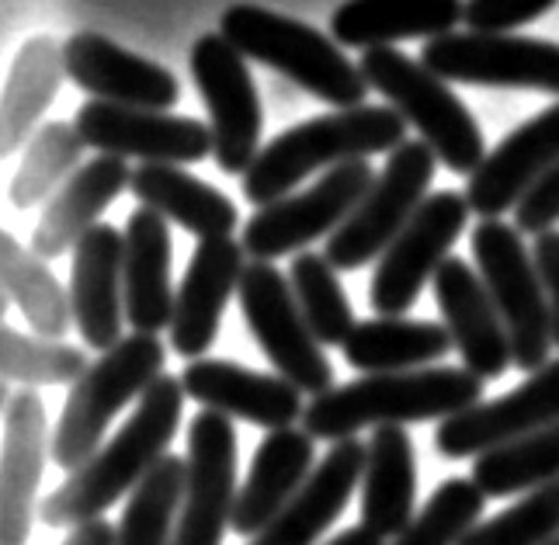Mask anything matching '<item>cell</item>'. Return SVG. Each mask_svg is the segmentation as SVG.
<instances>
[{"label": "cell", "mask_w": 559, "mask_h": 545, "mask_svg": "<svg viewBox=\"0 0 559 545\" xmlns=\"http://www.w3.org/2000/svg\"><path fill=\"white\" fill-rule=\"evenodd\" d=\"M559 420V358L538 368L508 396L484 400L469 406L466 414H455L438 424L435 449L445 459H469L493 452L500 445H511L525 435L543 431Z\"/></svg>", "instance_id": "2e32d148"}, {"label": "cell", "mask_w": 559, "mask_h": 545, "mask_svg": "<svg viewBox=\"0 0 559 545\" xmlns=\"http://www.w3.org/2000/svg\"><path fill=\"white\" fill-rule=\"evenodd\" d=\"M188 490L175 545H223L237 508V435L223 414L202 411L188 424Z\"/></svg>", "instance_id": "9a60e30c"}, {"label": "cell", "mask_w": 559, "mask_h": 545, "mask_svg": "<svg viewBox=\"0 0 559 545\" xmlns=\"http://www.w3.org/2000/svg\"><path fill=\"white\" fill-rule=\"evenodd\" d=\"M420 63L441 81L559 94V43L508 32H452L424 43Z\"/></svg>", "instance_id": "4fadbf2b"}, {"label": "cell", "mask_w": 559, "mask_h": 545, "mask_svg": "<svg viewBox=\"0 0 559 545\" xmlns=\"http://www.w3.org/2000/svg\"><path fill=\"white\" fill-rule=\"evenodd\" d=\"M466 22V0H344L331 14V38L344 49H385L403 38L435 43Z\"/></svg>", "instance_id": "83f0119b"}, {"label": "cell", "mask_w": 559, "mask_h": 545, "mask_svg": "<svg viewBox=\"0 0 559 545\" xmlns=\"http://www.w3.org/2000/svg\"><path fill=\"white\" fill-rule=\"evenodd\" d=\"M559 479V420L543 431L484 452L473 465V483L487 497L532 494Z\"/></svg>", "instance_id": "e575fe53"}, {"label": "cell", "mask_w": 559, "mask_h": 545, "mask_svg": "<svg viewBox=\"0 0 559 545\" xmlns=\"http://www.w3.org/2000/svg\"><path fill=\"white\" fill-rule=\"evenodd\" d=\"M556 0H466L469 32H511L543 17Z\"/></svg>", "instance_id": "60d3db41"}, {"label": "cell", "mask_w": 559, "mask_h": 545, "mask_svg": "<svg viewBox=\"0 0 559 545\" xmlns=\"http://www.w3.org/2000/svg\"><path fill=\"white\" fill-rule=\"evenodd\" d=\"M379 174L369 161H352L320 174V181L293 191L288 199L258 209L240 229V244L247 258L275 261L285 254H302L320 237L331 240L348 223L358 202L369 194Z\"/></svg>", "instance_id": "30bf717a"}, {"label": "cell", "mask_w": 559, "mask_h": 545, "mask_svg": "<svg viewBox=\"0 0 559 545\" xmlns=\"http://www.w3.org/2000/svg\"><path fill=\"white\" fill-rule=\"evenodd\" d=\"M435 167L438 157L424 140L396 146L348 223L323 244V258L337 271H361L365 264L379 261L428 199Z\"/></svg>", "instance_id": "ba28073f"}, {"label": "cell", "mask_w": 559, "mask_h": 545, "mask_svg": "<svg viewBox=\"0 0 559 545\" xmlns=\"http://www.w3.org/2000/svg\"><path fill=\"white\" fill-rule=\"evenodd\" d=\"M522 237L525 233L504 220H479L469 244L479 279H484L511 334L514 368L535 376L538 368L552 362V323L543 279H538L535 258Z\"/></svg>", "instance_id": "52a82bcc"}, {"label": "cell", "mask_w": 559, "mask_h": 545, "mask_svg": "<svg viewBox=\"0 0 559 545\" xmlns=\"http://www.w3.org/2000/svg\"><path fill=\"white\" fill-rule=\"evenodd\" d=\"M559 538V479L479 521L462 545H549Z\"/></svg>", "instance_id": "ab89813d"}, {"label": "cell", "mask_w": 559, "mask_h": 545, "mask_svg": "<svg viewBox=\"0 0 559 545\" xmlns=\"http://www.w3.org/2000/svg\"><path fill=\"white\" fill-rule=\"evenodd\" d=\"M67 76L63 43L52 35H32L17 49L11 73L4 81V102H0V153L11 157L14 150H25L32 135L43 129V115L60 94Z\"/></svg>", "instance_id": "4dcf8cb0"}, {"label": "cell", "mask_w": 559, "mask_h": 545, "mask_svg": "<svg viewBox=\"0 0 559 545\" xmlns=\"http://www.w3.org/2000/svg\"><path fill=\"white\" fill-rule=\"evenodd\" d=\"M452 334L445 323L431 320H403V317H376L355 327L344 344V358L352 368L369 376L417 372L431 368L452 352Z\"/></svg>", "instance_id": "1f68e13d"}, {"label": "cell", "mask_w": 559, "mask_h": 545, "mask_svg": "<svg viewBox=\"0 0 559 545\" xmlns=\"http://www.w3.org/2000/svg\"><path fill=\"white\" fill-rule=\"evenodd\" d=\"M0 282H4V306H17L35 337L63 341L73 327L70 292L52 275L49 264L32 247L0 233Z\"/></svg>", "instance_id": "d6a6232c"}, {"label": "cell", "mask_w": 559, "mask_h": 545, "mask_svg": "<svg viewBox=\"0 0 559 545\" xmlns=\"http://www.w3.org/2000/svg\"><path fill=\"white\" fill-rule=\"evenodd\" d=\"M60 545H119V529L111 521L98 518V521H87L81 529L67 532V538Z\"/></svg>", "instance_id": "ee69618b"}, {"label": "cell", "mask_w": 559, "mask_h": 545, "mask_svg": "<svg viewBox=\"0 0 559 545\" xmlns=\"http://www.w3.org/2000/svg\"><path fill=\"white\" fill-rule=\"evenodd\" d=\"M417 500V459L407 427H376L365 441L361 476V524L379 538L407 532Z\"/></svg>", "instance_id": "f1b7e54d"}, {"label": "cell", "mask_w": 559, "mask_h": 545, "mask_svg": "<svg viewBox=\"0 0 559 545\" xmlns=\"http://www.w3.org/2000/svg\"><path fill=\"white\" fill-rule=\"evenodd\" d=\"M73 126L91 150L119 161L185 167L212 153V129L191 115L87 102L76 111Z\"/></svg>", "instance_id": "5bb4252c"}, {"label": "cell", "mask_w": 559, "mask_h": 545, "mask_svg": "<svg viewBox=\"0 0 559 545\" xmlns=\"http://www.w3.org/2000/svg\"><path fill=\"white\" fill-rule=\"evenodd\" d=\"M532 258L538 268V279H543V288H546L552 347H559V229H549V233H543V237H535Z\"/></svg>", "instance_id": "7bdbcfd3"}, {"label": "cell", "mask_w": 559, "mask_h": 545, "mask_svg": "<svg viewBox=\"0 0 559 545\" xmlns=\"http://www.w3.org/2000/svg\"><path fill=\"white\" fill-rule=\"evenodd\" d=\"M185 393L202 403V411L223 414L229 420H247L282 431V427L302 424L306 403L299 389L272 372H254V368L226 362V358H199L188 362L181 372Z\"/></svg>", "instance_id": "7402d4cb"}, {"label": "cell", "mask_w": 559, "mask_h": 545, "mask_svg": "<svg viewBox=\"0 0 559 545\" xmlns=\"http://www.w3.org/2000/svg\"><path fill=\"white\" fill-rule=\"evenodd\" d=\"M559 223V167H552L543 181H538L522 205L514 209V226L522 233H532V237H543Z\"/></svg>", "instance_id": "b9f144b4"}, {"label": "cell", "mask_w": 559, "mask_h": 545, "mask_svg": "<svg viewBox=\"0 0 559 545\" xmlns=\"http://www.w3.org/2000/svg\"><path fill=\"white\" fill-rule=\"evenodd\" d=\"M170 244L167 220L153 209H136L126 223V261H122V285H126V320L132 334H153L170 330L178 306V292L170 285Z\"/></svg>", "instance_id": "d4e9b609"}, {"label": "cell", "mask_w": 559, "mask_h": 545, "mask_svg": "<svg viewBox=\"0 0 559 545\" xmlns=\"http://www.w3.org/2000/svg\"><path fill=\"white\" fill-rule=\"evenodd\" d=\"M185 386L175 376H160L153 382L129 420L102 445V452L81 470L70 473L52 494L43 497L38 521L49 529H81L98 521L111 503L129 497L153 473L164 455H170V441L178 435L185 411Z\"/></svg>", "instance_id": "6da1fadb"}, {"label": "cell", "mask_w": 559, "mask_h": 545, "mask_svg": "<svg viewBox=\"0 0 559 545\" xmlns=\"http://www.w3.org/2000/svg\"><path fill=\"white\" fill-rule=\"evenodd\" d=\"M552 167H559V102L532 115L487 153L476 174H469L466 202L479 220H500L522 205Z\"/></svg>", "instance_id": "e0dca14e"}, {"label": "cell", "mask_w": 559, "mask_h": 545, "mask_svg": "<svg viewBox=\"0 0 559 545\" xmlns=\"http://www.w3.org/2000/svg\"><path fill=\"white\" fill-rule=\"evenodd\" d=\"M129 191L136 194L143 209H153L167 223H178L191 237L226 240L240 226V212L234 199H226L219 188L205 185L185 167L170 164H140L132 170Z\"/></svg>", "instance_id": "f546056e"}, {"label": "cell", "mask_w": 559, "mask_h": 545, "mask_svg": "<svg viewBox=\"0 0 559 545\" xmlns=\"http://www.w3.org/2000/svg\"><path fill=\"white\" fill-rule=\"evenodd\" d=\"M407 143V119L390 105H361L317 115L310 122L278 132L264 143L243 174V194L258 209L288 199L299 181L317 170H334L352 161H369Z\"/></svg>", "instance_id": "3957f363"}, {"label": "cell", "mask_w": 559, "mask_h": 545, "mask_svg": "<svg viewBox=\"0 0 559 545\" xmlns=\"http://www.w3.org/2000/svg\"><path fill=\"white\" fill-rule=\"evenodd\" d=\"M84 140L76 126L70 122H46L38 129L28 146L22 150V164H17L11 178V205L14 209H35L46 205L56 191H60L76 170H81Z\"/></svg>", "instance_id": "d590c367"}, {"label": "cell", "mask_w": 559, "mask_h": 545, "mask_svg": "<svg viewBox=\"0 0 559 545\" xmlns=\"http://www.w3.org/2000/svg\"><path fill=\"white\" fill-rule=\"evenodd\" d=\"M358 67L369 87L379 91L390 108H396L407 126L420 132V140L435 150L438 164L455 174H476V167L487 161L484 132H479L473 111L462 105L449 81H441L420 60L385 46L361 52Z\"/></svg>", "instance_id": "8992f818"}, {"label": "cell", "mask_w": 559, "mask_h": 545, "mask_svg": "<svg viewBox=\"0 0 559 545\" xmlns=\"http://www.w3.org/2000/svg\"><path fill=\"white\" fill-rule=\"evenodd\" d=\"M313 470H317V438L306 435L302 427L267 431L237 494L234 524L229 529L237 535H261L296 500L302 486L310 483Z\"/></svg>", "instance_id": "cb8c5ba5"}, {"label": "cell", "mask_w": 559, "mask_h": 545, "mask_svg": "<svg viewBox=\"0 0 559 545\" xmlns=\"http://www.w3.org/2000/svg\"><path fill=\"white\" fill-rule=\"evenodd\" d=\"M288 282H293L296 303L302 309L306 323H310L313 337L323 347L348 344L358 320L348 303V292H344V285L337 279V268L323 254L302 250V254H296L293 264H288Z\"/></svg>", "instance_id": "8d00e7d4"}, {"label": "cell", "mask_w": 559, "mask_h": 545, "mask_svg": "<svg viewBox=\"0 0 559 545\" xmlns=\"http://www.w3.org/2000/svg\"><path fill=\"white\" fill-rule=\"evenodd\" d=\"M549 545H559V538H552V542H549Z\"/></svg>", "instance_id": "bcb514c9"}, {"label": "cell", "mask_w": 559, "mask_h": 545, "mask_svg": "<svg viewBox=\"0 0 559 545\" xmlns=\"http://www.w3.org/2000/svg\"><path fill=\"white\" fill-rule=\"evenodd\" d=\"M52 455L46 406L32 389L14 393L4 406V455H0V545H28L38 518V483Z\"/></svg>", "instance_id": "ac0fdd59"}, {"label": "cell", "mask_w": 559, "mask_h": 545, "mask_svg": "<svg viewBox=\"0 0 559 545\" xmlns=\"http://www.w3.org/2000/svg\"><path fill=\"white\" fill-rule=\"evenodd\" d=\"M167 347L153 334H129L111 352L98 355L81 382L70 386V396L52 431V462L70 476L102 452L105 431L115 414L132 400H143L146 389L164 376Z\"/></svg>", "instance_id": "5b68a950"}, {"label": "cell", "mask_w": 559, "mask_h": 545, "mask_svg": "<svg viewBox=\"0 0 559 545\" xmlns=\"http://www.w3.org/2000/svg\"><path fill=\"white\" fill-rule=\"evenodd\" d=\"M431 288L462 368L484 382L504 376L514 365L511 334L479 271H473L462 258H449L435 275Z\"/></svg>", "instance_id": "ffe728a7"}, {"label": "cell", "mask_w": 559, "mask_h": 545, "mask_svg": "<svg viewBox=\"0 0 559 545\" xmlns=\"http://www.w3.org/2000/svg\"><path fill=\"white\" fill-rule=\"evenodd\" d=\"M484 379L466 368L431 365L417 372L365 376L334 386L306 403L302 431L317 441H348L361 427H407L420 420H449L484 403Z\"/></svg>", "instance_id": "7a4b0ae2"}, {"label": "cell", "mask_w": 559, "mask_h": 545, "mask_svg": "<svg viewBox=\"0 0 559 545\" xmlns=\"http://www.w3.org/2000/svg\"><path fill=\"white\" fill-rule=\"evenodd\" d=\"M365 476V441H337L323 462L313 470L310 483L296 494V500L267 524L250 545H317V538L344 514L352 494Z\"/></svg>", "instance_id": "4316f807"}, {"label": "cell", "mask_w": 559, "mask_h": 545, "mask_svg": "<svg viewBox=\"0 0 559 545\" xmlns=\"http://www.w3.org/2000/svg\"><path fill=\"white\" fill-rule=\"evenodd\" d=\"M122 261H126V233L108 223H98L87 237L76 244L70 254V309L73 327L81 330L91 352H111L122 344L126 320V285H122Z\"/></svg>", "instance_id": "44dd1931"}, {"label": "cell", "mask_w": 559, "mask_h": 545, "mask_svg": "<svg viewBox=\"0 0 559 545\" xmlns=\"http://www.w3.org/2000/svg\"><path fill=\"white\" fill-rule=\"evenodd\" d=\"M237 303L250 337L258 341L264 358L275 365L282 379L293 382L299 393H331L334 365L323 355V344L313 337L310 323H306L293 282L272 261L247 264L237 288Z\"/></svg>", "instance_id": "9c48e42d"}, {"label": "cell", "mask_w": 559, "mask_h": 545, "mask_svg": "<svg viewBox=\"0 0 559 545\" xmlns=\"http://www.w3.org/2000/svg\"><path fill=\"white\" fill-rule=\"evenodd\" d=\"M247 271V250L240 240H202L195 254L188 261V271L178 285V306L170 320V347L199 362L219 337L223 309L240 288V279Z\"/></svg>", "instance_id": "603a6c76"}, {"label": "cell", "mask_w": 559, "mask_h": 545, "mask_svg": "<svg viewBox=\"0 0 559 545\" xmlns=\"http://www.w3.org/2000/svg\"><path fill=\"white\" fill-rule=\"evenodd\" d=\"M469 202L459 191H435L403 226L390 250L376 261L369 282V306L376 317H403L417 303L424 285L435 282L449 261L452 244L469 223Z\"/></svg>", "instance_id": "7c38bea8"}, {"label": "cell", "mask_w": 559, "mask_h": 545, "mask_svg": "<svg viewBox=\"0 0 559 545\" xmlns=\"http://www.w3.org/2000/svg\"><path fill=\"white\" fill-rule=\"evenodd\" d=\"M487 494L473 479H445L393 545H462L484 521Z\"/></svg>", "instance_id": "f35d334b"}, {"label": "cell", "mask_w": 559, "mask_h": 545, "mask_svg": "<svg viewBox=\"0 0 559 545\" xmlns=\"http://www.w3.org/2000/svg\"><path fill=\"white\" fill-rule=\"evenodd\" d=\"M219 32L247 60L278 70L306 94L334 105L337 111L361 108L372 91L361 67L344 56L331 35L288 14H275L258 4H234L223 11Z\"/></svg>", "instance_id": "277c9868"}, {"label": "cell", "mask_w": 559, "mask_h": 545, "mask_svg": "<svg viewBox=\"0 0 559 545\" xmlns=\"http://www.w3.org/2000/svg\"><path fill=\"white\" fill-rule=\"evenodd\" d=\"M188 490V459L164 455L153 473L129 494L119 529V545H175L181 503Z\"/></svg>", "instance_id": "836d02e7"}, {"label": "cell", "mask_w": 559, "mask_h": 545, "mask_svg": "<svg viewBox=\"0 0 559 545\" xmlns=\"http://www.w3.org/2000/svg\"><path fill=\"white\" fill-rule=\"evenodd\" d=\"M63 60L67 76L91 94V102L167 111L181 97L178 76L167 67L122 49L98 32H73L63 43Z\"/></svg>", "instance_id": "d6986e66"}, {"label": "cell", "mask_w": 559, "mask_h": 545, "mask_svg": "<svg viewBox=\"0 0 559 545\" xmlns=\"http://www.w3.org/2000/svg\"><path fill=\"white\" fill-rule=\"evenodd\" d=\"M323 545H385V538H379L376 532H369L365 524H355V529H344L341 535H334Z\"/></svg>", "instance_id": "f6af8a7d"}, {"label": "cell", "mask_w": 559, "mask_h": 545, "mask_svg": "<svg viewBox=\"0 0 559 545\" xmlns=\"http://www.w3.org/2000/svg\"><path fill=\"white\" fill-rule=\"evenodd\" d=\"M191 76L209 108L212 161L226 174H243L258 161L264 108L247 70V56L223 32H205L191 46Z\"/></svg>", "instance_id": "8fae6325"}, {"label": "cell", "mask_w": 559, "mask_h": 545, "mask_svg": "<svg viewBox=\"0 0 559 545\" xmlns=\"http://www.w3.org/2000/svg\"><path fill=\"white\" fill-rule=\"evenodd\" d=\"M91 368L84 347L0 327V376L8 386H76Z\"/></svg>", "instance_id": "74e56055"}, {"label": "cell", "mask_w": 559, "mask_h": 545, "mask_svg": "<svg viewBox=\"0 0 559 545\" xmlns=\"http://www.w3.org/2000/svg\"><path fill=\"white\" fill-rule=\"evenodd\" d=\"M129 185H132L129 164L119 157H105V153H98V157L87 161L43 205V216H38V223L32 229V250L43 261L73 254L76 244L98 226L102 212L119 199Z\"/></svg>", "instance_id": "484cf974"}]
</instances>
